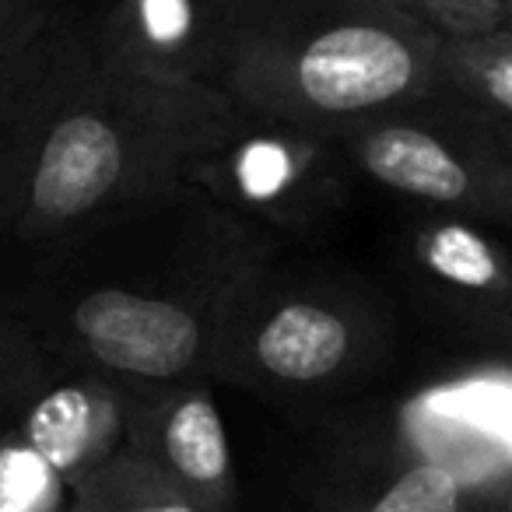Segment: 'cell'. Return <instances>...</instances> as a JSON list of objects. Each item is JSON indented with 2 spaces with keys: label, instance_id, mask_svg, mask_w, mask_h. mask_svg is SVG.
Instances as JSON below:
<instances>
[{
  "label": "cell",
  "instance_id": "obj_1",
  "mask_svg": "<svg viewBox=\"0 0 512 512\" xmlns=\"http://www.w3.org/2000/svg\"><path fill=\"white\" fill-rule=\"evenodd\" d=\"M246 116L218 88L151 78L88 39L39 123L0 232L67 242L130 207L172 197Z\"/></svg>",
  "mask_w": 512,
  "mask_h": 512
},
{
  "label": "cell",
  "instance_id": "obj_2",
  "mask_svg": "<svg viewBox=\"0 0 512 512\" xmlns=\"http://www.w3.org/2000/svg\"><path fill=\"white\" fill-rule=\"evenodd\" d=\"M442 46L376 0H242L211 88L249 116L337 137L439 92Z\"/></svg>",
  "mask_w": 512,
  "mask_h": 512
},
{
  "label": "cell",
  "instance_id": "obj_3",
  "mask_svg": "<svg viewBox=\"0 0 512 512\" xmlns=\"http://www.w3.org/2000/svg\"><path fill=\"white\" fill-rule=\"evenodd\" d=\"M228 285L186 295L179 288L92 285L71 299L53 295L43 313H22L46 348L53 344V351L106 379L193 383L200 372H214Z\"/></svg>",
  "mask_w": 512,
  "mask_h": 512
},
{
  "label": "cell",
  "instance_id": "obj_4",
  "mask_svg": "<svg viewBox=\"0 0 512 512\" xmlns=\"http://www.w3.org/2000/svg\"><path fill=\"white\" fill-rule=\"evenodd\" d=\"M341 151L379 186L421 204L512 221V158L484 113L439 88L337 134Z\"/></svg>",
  "mask_w": 512,
  "mask_h": 512
},
{
  "label": "cell",
  "instance_id": "obj_5",
  "mask_svg": "<svg viewBox=\"0 0 512 512\" xmlns=\"http://www.w3.org/2000/svg\"><path fill=\"white\" fill-rule=\"evenodd\" d=\"M116 383L127 397L130 446L141 449L204 512H232V449L211 393L200 383Z\"/></svg>",
  "mask_w": 512,
  "mask_h": 512
},
{
  "label": "cell",
  "instance_id": "obj_6",
  "mask_svg": "<svg viewBox=\"0 0 512 512\" xmlns=\"http://www.w3.org/2000/svg\"><path fill=\"white\" fill-rule=\"evenodd\" d=\"M228 348H235V369L260 372L281 386H316L348 369L358 351V327L344 309L313 295L260 302L256 316L225 292L214 358Z\"/></svg>",
  "mask_w": 512,
  "mask_h": 512
},
{
  "label": "cell",
  "instance_id": "obj_7",
  "mask_svg": "<svg viewBox=\"0 0 512 512\" xmlns=\"http://www.w3.org/2000/svg\"><path fill=\"white\" fill-rule=\"evenodd\" d=\"M337 155H344L337 137L246 116L225 148L193 169L190 183H204L249 211L288 221L320 204V193L334 179Z\"/></svg>",
  "mask_w": 512,
  "mask_h": 512
},
{
  "label": "cell",
  "instance_id": "obj_8",
  "mask_svg": "<svg viewBox=\"0 0 512 512\" xmlns=\"http://www.w3.org/2000/svg\"><path fill=\"white\" fill-rule=\"evenodd\" d=\"M242 0H113L92 25L102 53L151 78L211 85Z\"/></svg>",
  "mask_w": 512,
  "mask_h": 512
},
{
  "label": "cell",
  "instance_id": "obj_9",
  "mask_svg": "<svg viewBox=\"0 0 512 512\" xmlns=\"http://www.w3.org/2000/svg\"><path fill=\"white\" fill-rule=\"evenodd\" d=\"M88 39V22L60 8L43 29L0 57V228L39 123L81 64Z\"/></svg>",
  "mask_w": 512,
  "mask_h": 512
},
{
  "label": "cell",
  "instance_id": "obj_10",
  "mask_svg": "<svg viewBox=\"0 0 512 512\" xmlns=\"http://www.w3.org/2000/svg\"><path fill=\"white\" fill-rule=\"evenodd\" d=\"M15 432L74 484L106 463L127 439V397L116 379L99 372L50 379L18 414Z\"/></svg>",
  "mask_w": 512,
  "mask_h": 512
},
{
  "label": "cell",
  "instance_id": "obj_11",
  "mask_svg": "<svg viewBox=\"0 0 512 512\" xmlns=\"http://www.w3.org/2000/svg\"><path fill=\"white\" fill-rule=\"evenodd\" d=\"M414 439L432 460L456 467L463 477L502 484L512 477V379L481 376L439 386L411 407Z\"/></svg>",
  "mask_w": 512,
  "mask_h": 512
},
{
  "label": "cell",
  "instance_id": "obj_12",
  "mask_svg": "<svg viewBox=\"0 0 512 512\" xmlns=\"http://www.w3.org/2000/svg\"><path fill=\"white\" fill-rule=\"evenodd\" d=\"M418 256L421 267L442 288L467 295L460 306L467 320L512 309V264L474 228L460 221L425 228L418 239Z\"/></svg>",
  "mask_w": 512,
  "mask_h": 512
},
{
  "label": "cell",
  "instance_id": "obj_13",
  "mask_svg": "<svg viewBox=\"0 0 512 512\" xmlns=\"http://www.w3.org/2000/svg\"><path fill=\"white\" fill-rule=\"evenodd\" d=\"M67 512H204L141 449L123 446L71 484Z\"/></svg>",
  "mask_w": 512,
  "mask_h": 512
},
{
  "label": "cell",
  "instance_id": "obj_14",
  "mask_svg": "<svg viewBox=\"0 0 512 512\" xmlns=\"http://www.w3.org/2000/svg\"><path fill=\"white\" fill-rule=\"evenodd\" d=\"M442 88L512 123V25L442 46Z\"/></svg>",
  "mask_w": 512,
  "mask_h": 512
},
{
  "label": "cell",
  "instance_id": "obj_15",
  "mask_svg": "<svg viewBox=\"0 0 512 512\" xmlns=\"http://www.w3.org/2000/svg\"><path fill=\"white\" fill-rule=\"evenodd\" d=\"M50 379V348L15 302L0 299V428L11 418L18 421Z\"/></svg>",
  "mask_w": 512,
  "mask_h": 512
},
{
  "label": "cell",
  "instance_id": "obj_16",
  "mask_svg": "<svg viewBox=\"0 0 512 512\" xmlns=\"http://www.w3.org/2000/svg\"><path fill=\"white\" fill-rule=\"evenodd\" d=\"M71 484L11 428H0V512H67Z\"/></svg>",
  "mask_w": 512,
  "mask_h": 512
},
{
  "label": "cell",
  "instance_id": "obj_17",
  "mask_svg": "<svg viewBox=\"0 0 512 512\" xmlns=\"http://www.w3.org/2000/svg\"><path fill=\"white\" fill-rule=\"evenodd\" d=\"M467 477L442 460H425L404 467L362 512H463Z\"/></svg>",
  "mask_w": 512,
  "mask_h": 512
},
{
  "label": "cell",
  "instance_id": "obj_18",
  "mask_svg": "<svg viewBox=\"0 0 512 512\" xmlns=\"http://www.w3.org/2000/svg\"><path fill=\"white\" fill-rule=\"evenodd\" d=\"M376 4H386V8L428 25L446 43L491 36V32L512 25L505 0H376Z\"/></svg>",
  "mask_w": 512,
  "mask_h": 512
},
{
  "label": "cell",
  "instance_id": "obj_19",
  "mask_svg": "<svg viewBox=\"0 0 512 512\" xmlns=\"http://www.w3.org/2000/svg\"><path fill=\"white\" fill-rule=\"evenodd\" d=\"M60 8L64 0H0V57L43 29Z\"/></svg>",
  "mask_w": 512,
  "mask_h": 512
},
{
  "label": "cell",
  "instance_id": "obj_20",
  "mask_svg": "<svg viewBox=\"0 0 512 512\" xmlns=\"http://www.w3.org/2000/svg\"><path fill=\"white\" fill-rule=\"evenodd\" d=\"M470 106H474V102H470ZM481 113H484V109H481ZM484 123H488V130H491V137L498 141V148L512 158V123L498 120V116H491V113H484Z\"/></svg>",
  "mask_w": 512,
  "mask_h": 512
},
{
  "label": "cell",
  "instance_id": "obj_21",
  "mask_svg": "<svg viewBox=\"0 0 512 512\" xmlns=\"http://www.w3.org/2000/svg\"><path fill=\"white\" fill-rule=\"evenodd\" d=\"M498 488H502V495H498V512H512V477H505Z\"/></svg>",
  "mask_w": 512,
  "mask_h": 512
},
{
  "label": "cell",
  "instance_id": "obj_22",
  "mask_svg": "<svg viewBox=\"0 0 512 512\" xmlns=\"http://www.w3.org/2000/svg\"><path fill=\"white\" fill-rule=\"evenodd\" d=\"M505 8H509V22H512V0H505Z\"/></svg>",
  "mask_w": 512,
  "mask_h": 512
}]
</instances>
